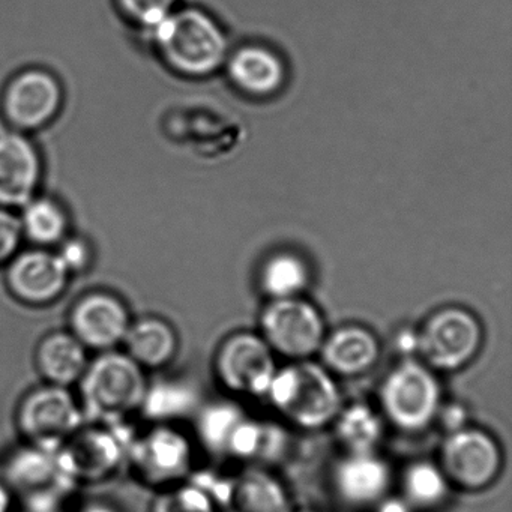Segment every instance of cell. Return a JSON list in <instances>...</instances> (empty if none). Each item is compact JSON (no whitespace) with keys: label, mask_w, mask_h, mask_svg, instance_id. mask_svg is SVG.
Instances as JSON below:
<instances>
[{"label":"cell","mask_w":512,"mask_h":512,"mask_svg":"<svg viewBox=\"0 0 512 512\" xmlns=\"http://www.w3.org/2000/svg\"><path fill=\"white\" fill-rule=\"evenodd\" d=\"M122 350L145 371L167 367L179 349L175 328L157 316L131 320Z\"/></svg>","instance_id":"7402d4cb"},{"label":"cell","mask_w":512,"mask_h":512,"mask_svg":"<svg viewBox=\"0 0 512 512\" xmlns=\"http://www.w3.org/2000/svg\"><path fill=\"white\" fill-rule=\"evenodd\" d=\"M437 464L451 487L475 493L490 487L499 478L503 452L488 431L467 425L445 434Z\"/></svg>","instance_id":"8fae6325"},{"label":"cell","mask_w":512,"mask_h":512,"mask_svg":"<svg viewBox=\"0 0 512 512\" xmlns=\"http://www.w3.org/2000/svg\"><path fill=\"white\" fill-rule=\"evenodd\" d=\"M442 401V385L436 371L418 358L398 362L379 388L380 413L403 433H419L431 427Z\"/></svg>","instance_id":"277c9868"},{"label":"cell","mask_w":512,"mask_h":512,"mask_svg":"<svg viewBox=\"0 0 512 512\" xmlns=\"http://www.w3.org/2000/svg\"><path fill=\"white\" fill-rule=\"evenodd\" d=\"M244 416L241 407L232 401H217L203 406L196 418L200 443L214 454H224L233 428Z\"/></svg>","instance_id":"f1b7e54d"},{"label":"cell","mask_w":512,"mask_h":512,"mask_svg":"<svg viewBox=\"0 0 512 512\" xmlns=\"http://www.w3.org/2000/svg\"><path fill=\"white\" fill-rule=\"evenodd\" d=\"M259 334L275 356L295 362L317 356L328 329L319 308L298 296L269 301L260 314Z\"/></svg>","instance_id":"30bf717a"},{"label":"cell","mask_w":512,"mask_h":512,"mask_svg":"<svg viewBox=\"0 0 512 512\" xmlns=\"http://www.w3.org/2000/svg\"><path fill=\"white\" fill-rule=\"evenodd\" d=\"M451 488L445 473L434 461H413L401 473V497L415 511H428L442 505Z\"/></svg>","instance_id":"83f0119b"},{"label":"cell","mask_w":512,"mask_h":512,"mask_svg":"<svg viewBox=\"0 0 512 512\" xmlns=\"http://www.w3.org/2000/svg\"><path fill=\"white\" fill-rule=\"evenodd\" d=\"M199 407V395L184 380L163 379L149 382L140 413L149 421L175 424Z\"/></svg>","instance_id":"4316f807"},{"label":"cell","mask_w":512,"mask_h":512,"mask_svg":"<svg viewBox=\"0 0 512 512\" xmlns=\"http://www.w3.org/2000/svg\"><path fill=\"white\" fill-rule=\"evenodd\" d=\"M23 512H65L64 509H44V511H40V509H25Z\"/></svg>","instance_id":"74e56055"},{"label":"cell","mask_w":512,"mask_h":512,"mask_svg":"<svg viewBox=\"0 0 512 512\" xmlns=\"http://www.w3.org/2000/svg\"><path fill=\"white\" fill-rule=\"evenodd\" d=\"M55 253L70 275L86 271L91 265L92 248L89 242L83 238H74V236L68 235L56 247Z\"/></svg>","instance_id":"1f68e13d"},{"label":"cell","mask_w":512,"mask_h":512,"mask_svg":"<svg viewBox=\"0 0 512 512\" xmlns=\"http://www.w3.org/2000/svg\"><path fill=\"white\" fill-rule=\"evenodd\" d=\"M227 74L242 94L254 98L272 97L283 89L286 64L274 50L260 44H247L227 56Z\"/></svg>","instance_id":"d6986e66"},{"label":"cell","mask_w":512,"mask_h":512,"mask_svg":"<svg viewBox=\"0 0 512 512\" xmlns=\"http://www.w3.org/2000/svg\"><path fill=\"white\" fill-rule=\"evenodd\" d=\"M151 512H220L211 497L194 482L185 481L158 490Z\"/></svg>","instance_id":"f546056e"},{"label":"cell","mask_w":512,"mask_h":512,"mask_svg":"<svg viewBox=\"0 0 512 512\" xmlns=\"http://www.w3.org/2000/svg\"><path fill=\"white\" fill-rule=\"evenodd\" d=\"M17 215L23 239H28L34 247L55 250L68 236L70 220L67 211L55 199L35 196Z\"/></svg>","instance_id":"d4e9b609"},{"label":"cell","mask_w":512,"mask_h":512,"mask_svg":"<svg viewBox=\"0 0 512 512\" xmlns=\"http://www.w3.org/2000/svg\"><path fill=\"white\" fill-rule=\"evenodd\" d=\"M277 368L274 352L259 332H236L215 353L218 382L232 394L244 397L265 398Z\"/></svg>","instance_id":"7c38bea8"},{"label":"cell","mask_w":512,"mask_h":512,"mask_svg":"<svg viewBox=\"0 0 512 512\" xmlns=\"http://www.w3.org/2000/svg\"><path fill=\"white\" fill-rule=\"evenodd\" d=\"M385 424L379 407L362 401L343 404L332 422L335 436L346 454L377 452L385 436Z\"/></svg>","instance_id":"603a6c76"},{"label":"cell","mask_w":512,"mask_h":512,"mask_svg":"<svg viewBox=\"0 0 512 512\" xmlns=\"http://www.w3.org/2000/svg\"><path fill=\"white\" fill-rule=\"evenodd\" d=\"M265 398L287 422L308 431L332 425L344 404L337 377L314 358L277 368Z\"/></svg>","instance_id":"7a4b0ae2"},{"label":"cell","mask_w":512,"mask_h":512,"mask_svg":"<svg viewBox=\"0 0 512 512\" xmlns=\"http://www.w3.org/2000/svg\"><path fill=\"white\" fill-rule=\"evenodd\" d=\"M283 482L265 467H245L230 475L229 493L220 512H292Z\"/></svg>","instance_id":"ffe728a7"},{"label":"cell","mask_w":512,"mask_h":512,"mask_svg":"<svg viewBox=\"0 0 512 512\" xmlns=\"http://www.w3.org/2000/svg\"><path fill=\"white\" fill-rule=\"evenodd\" d=\"M376 512H415V509L403 497H389L380 500L376 505Z\"/></svg>","instance_id":"d590c367"},{"label":"cell","mask_w":512,"mask_h":512,"mask_svg":"<svg viewBox=\"0 0 512 512\" xmlns=\"http://www.w3.org/2000/svg\"><path fill=\"white\" fill-rule=\"evenodd\" d=\"M332 482L338 497L346 505L355 508L376 506L388 496L391 467L377 452L346 454L334 467Z\"/></svg>","instance_id":"e0dca14e"},{"label":"cell","mask_w":512,"mask_h":512,"mask_svg":"<svg viewBox=\"0 0 512 512\" xmlns=\"http://www.w3.org/2000/svg\"><path fill=\"white\" fill-rule=\"evenodd\" d=\"M16 497L7 482L0 478V512H13Z\"/></svg>","instance_id":"8d00e7d4"},{"label":"cell","mask_w":512,"mask_h":512,"mask_svg":"<svg viewBox=\"0 0 512 512\" xmlns=\"http://www.w3.org/2000/svg\"><path fill=\"white\" fill-rule=\"evenodd\" d=\"M148 34L163 61L190 79L217 73L229 56L223 29L199 8H178Z\"/></svg>","instance_id":"3957f363"},{"label":"cell","mask_w":512,"mask_h":512,"mask_svg":"<svg viewBox=\"0 0 512 512\" xmlns=\"http://www.w3.org/2000/svg\"><path fill=\"white\" fill-rule=\"evenodd\" d=\"M85 422L79 398L64 386L44 383L17 406L16 424L23 442L47 451H58Z\"/></svg>","instance_id":"ba28073f"},{"label":"cell","mask_w":512,"mask_h":512,"mask_svg":"<svg viewBox=\"0 0 512 512\" xmlns=\"http://www.w3.org/2000/svg\"><path fill=\"white\" fill-rule=\"evenodd\" d=\"M287 433L280 425L244 416L233 428L224 454L248 463H271L284 454Z\"/></svg>","instance_id":"cb8c5ba5"},{"label":"cell","mask_w":512,"mask_h":512,"mask_svg":"<svg viewBox=\"0 0 512 512\" xmlns=\"http://www.w3.org/2000/svg\"><path fill=\"white\" fill-rule=\"evenodd\" d=\"M434 422L440 425L443 433H454L469 425V410L460 401H442Z\"/></svg>","instance_id":"836d02e7"},{"label":"cell","mask_w":512,"mask_h":512,"mask_svg":"<svg viewBox=\"0 0 512 512\" xmlns=\"http://www.w3.org/2000/svg\"><path fill=\"white\" fill-rule=\"evenodd\" d=\"M91 356L70 331L47 334L35 350V365L44 383L71 388L82 379Z\"/></svg>","instance_id":"44dd1931"},{"label":"cell","mask_w":512,"mask_h":512,"mask_svg":"<svg viewBox=\"0 0 512 512\" xmlns=\"http://www.w3.org/2000/svg\"><path fill=\"white\" fill-rule=\"evenodd\" d=\"M64 104L61 83L40 68L22 71L8 82L2 110L11 128L20 133L38 131L55 121Z\"/></svg>","instance_id":"4fadbf2b"},{"label":"cell","mask_w":512,"mask_h":512,"mask_svg":"<svg viewBox=\"0 0 512 512\" xmlns=\"http://www.w3.org/2000/svg\"><path fill=\"white\" fill-rule=\"evenodd\" d=\"M77 385L86 422L119 425L140 413L149 380L124 350L115 349L91 358Z\"/></svg>","instance_id":"6da1fadb"},{"label":"cell","mask_w":512,"mask_h":512,"mask_svg":"<svg viewBox=\"0 0 512 512\" xmlns=\"http://www.w3.org/2000/svg\"><path fill=\"white\" fill-rule=\"evenodd\" d=\"M127 464L148 487H173L193 475V440L175 424L152 422L146 430L131 434Z\"/></svg>","instance_id":"5b68a950"},{"label":"cell","mask_w":512,"mask_h":512,"mask_svg":"<svg viewBox=\"0 0 512 512\" xmlns=\"http://www.w3.org/2000/svg\"><path fill=\"white\" fill-rule=\"evenodd\" d=\"M292 512H295V511H292ZM298 512H313V511H298Z\"/></svg>","instance_id":"f35d334b"},{"label":"cell","mask_w":512,"mask_h":512,"mask_svg":"<svg viewBox=\"0 0 512 512\" xmlns=\"http://www.w3.org/2000/svg\"><path fill=\"white\" fill-rule=\"evenodd\" d=\"M310 280L307 260L293 251H278L269 256L259 274L260 289L271 301L302 296Z\"/></svg>","instance_id":"484cf974"},{"label":"cell","mask_w":512,"mask_h":512,"mask_svg":"<svg viewBox=\"0 0 512 512\" xmlns=\"http://www.w3.org/2000/svg\"><path fill=\"white\" fill-rule=\"evenodd\" d=\"M416 331V358L436 373H454L467 367L484 343L478 317L457 305L440 308Z\"/></svg>","instance_id":"8992f818"},{"label":"cell","mask_w":512,"mask_h":512,"mask_svg":"<svg viewBox=\"0 0 512 512\" xmlns=\"http://www.w3.org/2000/svg\"><path fill=\"white\" fill-rule=\"evenodd\" d=\"M44 164L35 143L20 131H0V208L19 211L38 196Z\"/></svg>","instance_id":"2e32d148"},{"label":"cell","mask_w":512,"mask_h":512,"mask_svg":"<svg viewBox=\"0 0 512 512\" xmlns=\"http://www.w3.org/2000/svg\"><path fill=\"white\" fill-rule=\"evenodd\" d=\"M131 320L130 310L119 296L97 290L74 302L68 331L89 352H107L122 346Z\"/></svg>","instance_id":"5bb4252c"},{"label":"cell","mask_w":512,"mask_h":512,"mask_svg":"<svg viewBox=\"0 0 512 512\" xmlns=\"http://www.w3.org/2000/svg\"><path fill=\"white\" fill-rule=\"evenodd\" d=\"M70 272L55 250L34 247L19 251L7 263V286L25 305L44 307L61 298L70 283Z\"/></svg>","instance_id":"9a60e30c"},{"label":"cell","mask_w":512,"mask_h":512,"mask_svg":"<svg viewBox=\"0 0 512 512\" xmlns=\"http://www.w3.org/2000/svg\"><path fill=\"white\" fill-rule=\"evenodd\" d=\"M124 425L85 422L56 451L62 472L76 487L107 481L127 464L131 433H124Z\"/></svg>","instance_id":"52a82bcc"},{"label":"cell","mask_w":512,"mask_h":512,"mask_svg":"<svg viewBox=\"0 0 512 512\" xmlns=\"http://www.w3.org/2000/svg\"><path fill=\"white\" fill-rule=\"evenodd\" d=\"M116 2L121 13L131 23L142 31L148 32L178 10L179 0H116Z\"/></svg>","instance_id":"4dcf8cb0"},{"label":"cell","mask_w":512,"mask_h":512,"mask_svg":"<svg viewBox=\"0 0 512 512\" xmlns=\"http://www.w3.org/2000/svg\"><path fill=\"white\" fill-rule=\"evenodd\" d=\"M395 346L400 350L404 358H416L418 350V331L416 329L406 328L398 332L395 338Z\"/></svg>","instance_id":"e575fe53"},{"label":"cell","mask_w":512,"mask_h":512,"mask_svg":"<svg viewBox=\"0 0 512 512\" xmlns=\"http://www.w3.org/2000/svg\"><path fill=\"white\" fill-rule=\"evenodd\" d=\"M0 478L25 509H64L76 485L59 466L56 452L23 442L8 452Z\"/></svg>","instance_id":"9c48e42d"},{"label":"cell","mask_w":512,"mask_h":512,"mask_svg":"<svg viewBox=\"0 0 512 512\" xmlns=\"http://www.w3.org/2000/svg\"><path fill=\"white\" fill-rule=\"evenodd\" d=\"M317 356L335 377H358L373 370L379 361L380 343L364 326H340L326 334Z\"/></svg>","instance_id":"ac0fdd59"},{"label":"cell","mask_w":512,"mask_h":512,"mask_svg":"<svg viewBox=\"0 0 512 512\" xmlns=\"http://www.w3.org/2000/svg\"><path fill=\"white\" fill-rule=\"evenodd\" d=\"M22 241L19 215L11 209L0 208V266L7 265L19 253Z\"/></svg>","instance_id":"d6a6232c"}]
</instances>
